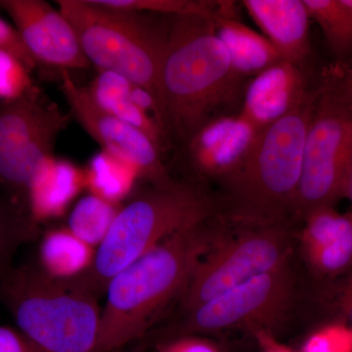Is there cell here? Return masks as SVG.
Returning a JSON list of instances; mask_svg holds the SVG:
<instances>
[{
	"label": "cell",
	"instance_id": "obj_2",
	"mask_svg": "<svg viewBox=\"0 0 352 352\" xmlns=\"http://www.w3.org/2000/svg\"><path fill=\"white\" fill-rule=\"evenodd\" d=\"M208 219L164 240L111 279L101 309L99 352H120L142 339L157 314L182 295L219 235Z\"/></svg>",
	"mask_w": 352,
	"mask_h": 352
},
{
	"label": "cell",
	"instance_id": "obj_25",
	"mask_svg": "<svg viewBox=\"0 0 352 352\" xmlns=\"http://www.w3.org/2000/svg\"><path fill=\"white\" fill-rule=\"evenodd\" d=\"M101 6L156 15H193L214 18L223 1L205 0H96Z\"/></svg>",
	"mask_w": 352,
	"mask_h": 352
},
{
	"label": "cell",
	"instance_id": "obj_7",
	"mask_svg": "<svg viewBox=\"0 0 352 352\" xmlns=\"http://www.w3.org/2000/svg\"><path fill=\"white\" fill-rule=\"evenodd\" d=\"M314 90L294 212L302 219L339 200L352 155V69L344 62L326 67Z\"/></svg>",
	"mask_w": 352,
	"mask_h": 352
},
{
	"label": "cell",
	"instance_id": "obj_1",
	"mask_svg": "<svg viewBox=\"0 0 352 352\" xmlns=\"http://www.w3.org/2000/svg\"><path fill=\"white\" fill-rule=\"evenodd\" d=\"M168 19L159 99L168 139L185 145L236 98L243 78L234 72L212 18L189 14Z\"/></svg>",
	"mask_w": 352,
	"mask_h": 352
},
{
	"label": "cell",
	"instance_id": "obj_13",
	"mask_svg": "<svg viewBox=\"0 0 352 352\" xmlns=\"http://www.w3.org/2000/svg\"><path fill=\"white\" fill-rule=\"evenodd\" d=\"M310 91L300 66L282 60L251 78L238 113L261 131L293 112Z\"/></svg>",
	"mask_w": 352,
	"mask_h": 352
},
{
	"label": "cell",
	"instance_id": "obj_12",
	"mask_svg": "<svg viewBox=\"0 0 352 352\" xmlns=\"http://www.w3.org/2000/svg\"><path fill=\"white\" fill-rule=\"evenodd\" d=\"M259 132L240 113L219 116L185 144L188 163L201 176L226 179L244 163Z\"/></svg>",
	"mask_w": 352,
	"mask_h": 352
},
{
	"label": "cell",
	"instance_id": "obj_14",
	"mask_svg": "<svg viewBox=\"0 0 352 352\" xmlns=\"http://www.w3.org/2000/svg\"><path fill=\"white\" fill-rule=\"evenodd\" d=\"M242 4L285 61L300 66L307 59L310 18L303 0H244Z\"/></svg>",
	"mask_w": 352,
	"mask_h": 352
},
{
	"label": "cell",
	"instance_id": "obj_18",
	"mask_svg": "<svg viewBox=\"0 0 352 352\" xmlns=\"http://www.w3.org/2000/svg\"><path fill=\"white\" fill-rule=\"evenodd\" d=\"M212 21L234 72L243 80L254 78L283 60L263 34L254 31L235 17L234 2L223 1Z\"/></svg>",
	"mask_w": 352,
	"mask_h": 352
},
{
	"label": "cell",
	"instance_id": "obj_16",
	"mask_svg": "<svg viewBox=\"0 0 352 352\" xmlns=\"http://www.w3.org/2000/svg\"><path fill=\"white\" fill-rule=\"evenodd\" d=\"M69 119L56 104L46 100L36 85L13 101L0 103V162L21 151L39 134Z\"/></svg>",
	"mask_w": 352,
	"mask_h": 352
},
{
	"label": "cell",
	"instance_id": "obj_22",
	"mask_svg": "<svg viewBox=\"0 0 352 352\" xmlns=\"http://www.w3.org/2000/svg\"><path fill=\"white\" fill-rule=\"evenodd\" d=\"M122 206L87 194L72 208L66 227L78 239L97 249L105 240Z\"/></svg>",
	"mask_w": 352,
	"mask_h": 352
},
{
	"label": "cell",
	"instance_id": "obj_23",
	"mask_svg": "<svg viewBox=\"0 0 352 352\" xmlns=\"http://www.w3.org/2000/svg\"><path fill=\"white\" fill-rule=\"evenodd\" d=\"M39 226L0 194V282L14 267L18 249L38 237Z\"/></svg>",
	"mask_w": 352,
	"mask_h": 352
},
{
	"label": "cell",
	"instance_id": "obj_26",
	"mask_svg": "<svg viewBox=\"0 0 352 352\" xmlns=\"http://www.w3.org/2000/svg\"><path fill=\"white\" fill-rule=\"evenodd\" d=\"M32 72L11 53L0 50V103L15 100L34 83Z\"/></svg>",
	"mask_w": 352,
	"mask_h": 352
},
{
	"label": "cell",
	"instance_id": "obj_19",
	"mask_svg": "<svg viewBox=\"0 0 352 352\" xmlns=\"http://www.w3.org/2000/svg\"><path fill=\"white\" fill-rule=\"evenodd\" d=\"M96 249L85 244L65 227L45 231L39 240L34 263L51 281L72 284L91 270Z\"/></svg>",
	"mask_w": 352,
	"mask_h": 352
},
{
	"label": "cell",
	"instance_id": "obj_20",
	"mask_svg": "<svg viewBox=\"0 0 352 352\" xmlns=\"http://www.w3.org/2000/svg\"><path fill=\"white\" fill-rule=\"evenodd\" d=\"M132 85L127 78L118 74L99 71L98 75L85 88L99 108L142 131L151 139L160 152L163 153L170 139L154 120L132 102Z\"/></svg>",
	"mask_w": 352,
	"mask_h": 352
},
{
	"label": "cell",
	"instance_id": "obj_3",
	"mask_svg": "<svg viewBox=\"0 0 352 352\" xmlns=\"http://www.w3.org/2000/svg\"><path fill=\"white\" fill-rule=\"evenodd\" d=\"M214 203L189 183L149 184L120 207L94 265L78 281L67 284L99 298L115 275L175 234L205 221Z\"/></svg>",
	"mask_w": 352,
	"mask_h": 352
},
{
	"label": "cell",
	"instance_id": "obj_6",
	"mask_svg": "<svg viewBox=\"0 0 352 352\" xmlns=\"http://www.w3.org/2000/svg\"><path fill=\"white\" fill-rule=\"evenodd\" d=\"M55 3L73 27L90 65L124 76L159 99L168 23H157L148 13L101 6L96 0Z\"/></svg>",
	"mask_w": 352,
	"mask_h": 352
},
{
	"label": "cell",
	"instance_id": "obj_8",
	"mask_svg": "<svg viewBox=\"0 0 352 352\" xmlns=\"http://www.w3.org/2000/svg\"><path fill=\"white\" fill-rule=\"evenodd\" d=\"M226 240H217L197 263L182 293L186 314L229 289L289 264L292 240L285 224L248 226Z\"/></svg>",
	"mask_w": 352,
	"mask_h": 352
},
{
	"label": "cell",
	"instance_id": "obj_15",
	"mask_svg": "<svg viewBox=\"0 0 352 352\" xmlns=\"http://www.w3.org/2000/svg\"><path fill=\"white\" fill-rule=\"evenodd\" d=\"M302 243L315 271L339 274L352 263V212L340 214L333 207L312 210L303 217Z\"/></svg>",
	"mask_w": 352,
	"mask_h": 352
},
{
	"label": "cell",
	"instance_id": "obj_4",
	"mask_svg": "<svg viewBox=\"0 0 352 352\" xmlns=\"http://www.w3.org/2000/svg\"><path fill=\"white\" fill-rule=\"evenodd\" d=\"M314 97L311 89L293 112L259 132L244 163L223 180L231 214L243 224H285L295 212Z\"/></svg>",
	"mask_w": 352,
	"mask_h": 352
},
{
	"label": "cell",
	"instance_id": "obj_29",
	"mask_svg": "<svg viewBox=\"0 0 352 352\" xmlns=\"http://www.w3.org/2000/svg\"><path fill=\"white\" fill-rule=\"evenodd\" d=\"M0 352H41L16 327L0 326Z\"/></svg>",
	"mask_w": 352,
	"mask_h": 352
},
{
	"label": "cell",
	"instance_id": "obj_31",
	"mask_svg": "<svg viewBox=\"0 0 352 352\" xmlns=\"http://www.w3.org/2000/svg\"><path fill=\"white\" fill-rule=\"evenodd\" d=\"M340 198H346L351 201L352 212V155L351 159H349V164H347L346 173H344Z\"/></svg>",
	"mask_w": 352,
	"mask_h": 352
},
{
	"label": "cell",
	"instance_id": "obj_33",
	"mask_svg": "<svg viewBox=\"0 0 352 352\" xmlns=\"http://www.w3.org/2000/svg\"></svg>",
	"mask_w": 352,
	"mask_h": 352
},
{
	"label": "cell",
	"instance_id": "obj_9",
	"mask_svg": "<svg viewBox=\"0 0 352 352\" xmlns=\"http://www.w3.org/2000/svg\"><path fill=\"white\" fill-rule=\"evenodd\" d=\"M294 292L289 264L229 289L186 314L168 338L250 329L266 331L288 309Z\"/></svg>",
	"mask_w": 352,
	"mask_h": 352
},
{
	"label": "cell",
	"instance_id": "obj_5",
	"mask_svg": "<svg viewBox=\"0 0 352 352\" xmlns=\"http://www.w3.org/2000/svg\"><path fill=\"white\" fill-rule=\"evenodd\" d=\"M98 300L51 281L32 263L14 266L0 282V302L41 352H99Z\"/></svg>",
	"mask_w": 352,
	"mask_h": 352
},
{
	"label": "cell",
	"instance_id": "obj_21",
	"mask_svg": "<svg viewBox=\"0 0 352 352\" xmlns=\"http://www.w3.org/2000/svg\"><path fill=\"white\" fill-rule=\"evenodd\" d=\"M83 170L89 193L117 205L135 193L136 182L141 179L134 166L104 150L95 154Z\"/></svg>",
	"mask_w": 352,
	"mask_h": 352
},
{
	"label": "cell",
	"instance_id": "obj_24",
	"mask_svg": "<svg viewBox=\"0 0 352 352\" xmlns=\"http://www.w3.org/2000/svg\"><path fill=\"white\" fill-rule=\"evenodd\" d=\"M310 20H314L333 52L346 56L352 51V18L339 0H303Z\"/></svg>",
	"mask_w": 352,
	"mask_h": 352
},
{
	"label": "cell",
	"instance_id": "obj_11",
	"mask_svg": "<svg viewBox=\"0 0 352 352\" xmlns=\"http://www.w3.org/2000/svg\"><path fill=\"white\" fill-rule=\"evenodd\" d=\"M25 48L38 65L61 71L90 66L68 20L43 0H0Z\"/></svg>",
	"mask_w": 352,
	"mask_h": 352
},
{
	"label": "cell",
	"instance_id": "obj_27",
	"mask_svg": "<svg viewBox=\"0 0 352 352\" xmlns=\"http://www.w3.org/2000/svg\"><path fill=\"white\" fill-rule=\"evenodd\" d=\"M0 50L6 51L17 57L31 72L38 68V64L34 61L31 53L25 48L17 30L1 18H0Z\"/></svg>",
	"mask_w": 352,
	"mask_h": 352
},
{
	"label": "cell",
	"instance_id": "obj_32",
	"mask_svg": "<svg viewBox=\"0 0 352 352\" xmlns=\"http://www.w3.org/2000/svg\"><path fill=\"white\" fill-rule=\"evenodd\" d=\"M344 311H346L352 324V275L349 284H347L346 292H344Z\"/></svg>",
	"mask_w": 352,
	"mask_h": 352
},
{
	"label": "cell",
	"instance_id": "obj_17",
	"mask_svg": "<svg viewBox=\"0 0 352 352\" xmlns=\"http://www.w3.org/2000/svg\"><path fill=\"white\" fill-rule=\"evenodd\" d=\"M85 188V170L54 155L41 164L28 191V210L39 224L57 219L69 210Z\"/></svg>",
	"mask_w": 352,
	"mask_h": 352
},
{
	"label": "cell",
	"instance_id": "obj_28",
	"mask_svg": "<svg viewBox=\"0 0 352 352\" xmlns=\"http://www.w3.org/2000/svg\"><path fill=\"white\" fill-rule=\"evenodd\" d=\"M150 352H219L210 340L200 336L186 335L168 338L155 346Z\"/></svg>",
	"mask_w": 352,
	"mask_h": 352
},
{
	"label": "cell",
	"instance_id": "obj_10",
	"mask_svg": "<svg viewBox=\"0 0 352 352\" xmlns=\"http://www.w3.org/2000/svg\"><path fill=\"white\" fill-rule=\"evenodd\" d=\"M61 89L72 116L101 146L102 150L124 160L138 170L149 184L173 182L154 142L136 127L99 108L87 88L73 80L69 71H61Z\"/></svg>",
	"mask_w": 352,
	"mask_h": 352
},
{
	"label": "cell",
	"instance_id": "obj_30",
	"mask_svg": "<svg viewBox=\"0 0 352 352\" xmlns=\"http://www.w3.org/2000/svg\"><path fill=\"white\" fill-rule=\"evenodd\" d=\"M254 333L263 352H294L288 347L280 344L270 332L258 331Z\"/></svg>",
	"mask_w": 352,
	"mask_h": 352
}]
</instances>
